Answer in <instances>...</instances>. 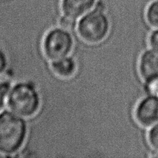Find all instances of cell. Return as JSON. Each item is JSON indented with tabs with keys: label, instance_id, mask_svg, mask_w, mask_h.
Here are the masks:
<instances>
[{
	"label": "cell",
	"instance_id": "1",
	"mask_svg": "<svg viewBox=\"0 0 158 158\" xmlns=\"http://www.w3.org/2000/svg\"><path fill=\"white\" fill-rule=\"evenodd\" d=\"M27 127L21 116L10 111L0 113V154L9 157L23 146Z\"/></svg>",
	"mask_w": 158,
	"mask_h": 158
},
{
	"label": "cell",
	"instance_id": "2",
	"mask_svg": "<svg viewBox=\"0 0 158 158\" xmlns=\"http://www.w3.org/2000/svg\"><path fill=\"white\" fill-rule=\"evenodd\" d=\"M7 97L10 110L22 117H32L40 108V96L32 83H18L11 88Z\"/></svg>",
	"mask_w": 158,
	"mask_h": 158
},
{
	"label": "cell",
	"instance_id": "3",
	"mask_svg": "<svg viewBox=\"0 0 158 158\" xmlns=\"http://www.w3.org/2000/svg\"><path fill=\"white\" fill-rule=\"evenodd\" d=\"M109 19L104 10L96 8L86 12L77 25L80 38L89 43H98L103 41L109 32Z\"/></svg>",
	"mask_w": 158,
	"mask_h": 158
},
{
	"label": "cell",
	"instance_id": "4",
	"mask_svg": "<svg viewBox=\"0 0 158 158\" xmlns=\"http://www.w3.org/2000/svg\"><path fill=\"white\" fill-rule=\"evenodd\" d=\"M73 37L69 32L62 28L49 31L43 40L45 56L51 60L67 56L73 49Z\"/></svg>",
	"mask_w": 158,
	"mask_h": 158
},
{
	"label": "cell",
	"instance_id": "5",
	"mask_svg": "<svg viewBox=\"0 0 158 158\" xmlns=\"http://www.w3.org/2000/svg\"><path fill=\"white\" fill-rule=\"evenodd\" d=\"M135 118L138 123L145 127L158 123V97L150 96L142 100L137 106Z\"/></svg>",
	"mask_w": 158,
	"mask_h": 158
},
{
	"label": "cell",
	"instance_id": "6",
	"mask_svg": "<svg viewBox=\"0 0 158 158\" xmlns=\"http://www.w3.org/2000/svg\"><path fill=\"white\" fill-rule=\"evenodd\" d=\"M139 71L146 83L158 80V51L147 50L142 54L139 62Z\"/></svg>",
	"mask_w": 158,
	"mask_h": 158
},
{
	"label": "cell",
	"instance_id": "7",
	"mask_svg": "<svg viewBox=\"0 0 158 158\" xmlns=\"http://www.w3.org/2000/svg\"><path fill=\"white\" fill-rule=\"evenodd\" d=\"M96 0H62L63 15L77 19L89 12L95 4Z\"/></svg>",
	"mask_w": 158,
	"mask_h": 158
},
{
	"label": "cell",
	"instance_id": "8",
	"mask_svg": "<svg viewBox=\"0 0 158 158\" xmlns=\"http://www.w3.org/2000/svg\"><path fill=\"white\" fill-rule=\"evenodd\" d=\"M51 68L59 77L69 78L75 73L77 66L73 59L69 56H65L59 60H53L51 64Z\"/></svg>",
	"mask_w": 158,
	"mask_h": 158
},
{
	"label": "cell",
	"instance_id": "9",
	"mask_svg": "<svg viewBox=\"0 0 158 158\" xmlns=\"http://www.w3.org/2000/svg\"><path fill=\"white\" fill-rule=\"evenodd\" d=\"M148 23L152 27L158 29V0L154 1L148 6L146 12Z\"/></svg>",
	"mask_w": 158,
	"mask_h": 158
},
{
	"label": "cell",
	"instance_id": "10",
	"mask_svg": "<svg viewBox=\"0 0 158 158\" xmlns=\"http://www.w3.org/2000/svg\"><path fill=\"white\" fill-rule=\"evenodd\" d=\"M148 141L151 148L158 152V123H156L149 131Z\"/></svg>",
	"mask_w": 158,
	"mask_h": 158
},
{
	"label": "cell",
	"instance_id": "11",
	"mask_svg": "<svg viewBox=\"0 0 158 158\" xmlns=\"http://www.w3.org/2000/svg\"><path fill=\"white\" fill-rule=\"evenodd\" d=\"M59 23H60V27L63 29H66V30H70V29H74L77 26L75 19L71 18V17L65 15H63L60 19Z\"/></svg>",
	"mask_w": 158,
	"mask_h": 158
},
{
	"label": "cell",
	"instance_id": "12",
	"mask_svg": "<svg viewBox=\"0 0 158 158\" xmlns=\"http://www.w3.org/2000/svg\"><path fill=\"white\" fill-rule=\"evenodd\" d=\"M147 90L151 96L158 97V80L147 83Z\"/></svg>",
	"mask_w": 158,
	"mask_h": 158
},
{
	"label": "cell",
	"instance_id": "13",
	"mask_svg": "<svg viewBox=\"0 0 158 158\" xmlns=\"http://www.w3.org/2000/svg\"><path fill=\"white\" fill-rule=\"evenodd\" d=\"M8 66V60L6 55L0 48V76L2 75L3 73L6 70Z\"/></svg>",
	"mask_w": 158,
	"mask_h": 158
},
{
	"label": "cell",
	"instance_id": "14",
	"mask_svg": "<svg viewBox=\"0 0 158 158\" xmlns=\"http://www.w3.org/2000/svg\"><path fill=\"white\" fill-rule=\"evenodd\" d=\"M150 46L153 49L158 51V29L151 34L149 38Z\"/></svg>",
	"mask_w": 158,
	"mask_h": 158
},
{
	"label": "cell",
	"instance_id": "15",
	"mask_svg": "<svg viewBox=\"0 0 158 158\" xmlns=\"http://www.w3.org/2000/svg\"><path fill=\"white\" fill-rule=\"evenodd\" d=\"M10 83L8 81H2L0 82V91L4 94L5 96H7L11 89Z\"/></svg>",
	"mask_w": 158,
	"mask_h": 158
},
{
	"label": "cell",
	"instance_id": "16",
	"mask_svg": "<svg viewBox=\"0 0 158 158\" xmlns=\"http://www.w3.org/2000/svg\"><path fill=\"white\" fill-rule=\"evenodd\" d=\"M6 96L2 94V93L0 91V110H2V108L3 107V105H4V98Z\"/></svg>",
	"mask_w": 158,
	"mask_h": 158
}]
</instances>
